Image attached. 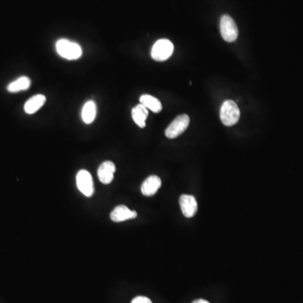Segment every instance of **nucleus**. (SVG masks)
I'll return each mask as SVG.
<instances>
[{"mask_svg":"<svg viewBox=\"0 0 303 303\" xmlns=\"http://www.w3.org/2000/svg\"><path fill=\"white\" fill-rule=\"evenodd\" d=\"M57 53L68 60H76L82 56V48L75 42H70L69 40H58L56 44Z\"/></svg>","mask_w":303,"mask_h":303,"instance_id":"obj_1","label":"nucleus"},{"mask_svg":"<svg viewBox=\"0 0 303 303\" xmlns=\"http://www.w3.org/2000/svg\"><path fill=\"white\" fill-rule=\"evenodd\" d=\"M220 118L223 125L232 127L237 124L240 118L239 108L233 101H226L221 107Z\"/></svg>","mask_w":303,"mask_h":303,"instance_id":"obj_2","label":"nucleus"},{"mask_svg":"<svg viewBox=\"0 0 303 303\" xmlns=\"http://www.w3.org/2000/svg\"><path fill=\"white\" fill-rule=\"evenodd\" d=\"M174 51V45L169 40L160 39L152 48L151 56L155 61L163 62L169 59Z\"/></svg>","mask_w":303,"mask_h":303,"instance_id":"obj_3","label":"nucleus"},{"mask_svg":"<svg viewBox=\"0 0 303 303\" xmlns=\"http://www.w3.org/2000/svg\"><path fill=\"white\" fill-rule=\"evenodd\" d=\"M221 35L227 42H233L237 40L238 29L234 20L229 15H223L220 20Z\"/></svg>","mask_w":303,"mask_h":303,"instance_id":"obj_4","label":"nucleus"},{"mask_svg":"<svg viewBox=\"0 0 303 303\" xmlns=\"http://www.w3.org/2000/svg\"><path fill=\"white\" fill-rule=\"evenodd\" d=\"M190 124V117L186 114L178 115L175 118L171 124L167 127L165 136L169 139H174L183 133Z\"/></svg>","mask_w":303,"mask_h":303,"instance_id":"obj_5","label":"nucleus"},{"mask_svg":"<svg viewBox=\"0 0 303 303\" xmlns=\"http://www.w3.org/2000/svg\"><path fill=\"white\" fill-rule=\"evenodd\" d=\"M76 183L80 192L87 196L90 197L95 192L94 189L93 179L90 173L87 170H80L76 176Z\"/></svg>","mask_w":303,"mask_h":303,"instance_id":"obj_6","label":"nucleus"},{"mask_svg":"<svg viewBox=\"0 0 303 303\" xmlns=\"http://www.w3.org/2000/svg\"><path fill=\"white\" fill-rule=\"evenodd\" d=\"M181 211L186 218H192L197 211V201L193 196L182 195L179 198Z\"/></svg>","mask_w":303,"mask_h":303,"instance_id":"obj_7","label":"nucleus"},{"mask_svg":"<svg viewBox=\"0 0 303 303\" xmlns=\"http://www.w3.org/2000/svg\"><path fill=\"white\" fill-rule=\"evenodd\" d=\"M137 213L130 210L126 205H118L110 213V218L115 223H122L124 221L131 220L137 218Z\"/></svg>","mask_w":303,"mask_h":303,"instance_id":"obj_8","label":"nucleus"},{"mask_svg":"<svg viewBox=\"0 0 303 303\" xmlns=\"http://www.w3.org/2000/svg\"><path fill=\"white\" fill-rule=\"evenodd\" d=\"M115 172V164L111 161H105L101 164V166L99 167V179L104 185H109L114 179Z\"/></svg>","mask_w":303,"mask_h":303,"instance_id":"obj_9","label":"nucleus"},{"mask_svg":"<svg viewBox=\"0 0 303 303\" xmlns=\"http://www.w3.org/2000/svg\"><path fill=\"white\" fill-rule=\"evenodd\" d=\"M161 185L162 181L159 176L151 175L143 181L141 186V191L145 196H154L161 187Z\"/></svg>","mask_w":303,"mask_h":303,"instance_id":"obj_10","label":"nucleus"},{"mask_svg":"<svg viewBox=\"0 0 303 303\" xmlns=\"http://www.w3.org/2000/svg\"><path fill=\"white\" fill-rule=\"evenodd\" d=\"M47 101L46 96L43 95H37L29 99L24 106V110L29 115L34 114L37 110H40Z\"/></svg>","mask_w":303,"mask_h":303,"instance_id":"obj_11","label":"nucleus"},{"mask_svg":"<svg viewBox=\"0 0 303 303\" xmlns=\"http://www.w3.org/2000/svg\"><path fill=\"white\" fill-rule=\"evenodd\" d=\"M132 119L135 123L141 128H144L146 126V120L148 116V110L142 104L137 105L132 110Z\"/></svg>","mask_w":303,"mask_h":303,"instance_id":"obj_12","label":"nucleus"},{"mask_svg":"<svg viewBox=\"0 0 303 303\" xmlns=\"http://www.w3.org/2000/svg\"><path fill=\"white\" fill-rule=\"evenodd\" d=\"M140 102L142 105H144L147 110H152L155 113H159L163 109L162 104L158 99L149 95H143L140 97Z\"/></svg>","mask_w":303,"mask_h":303,"instance_id":"obj_13","label":"nucleus"},{"mask_svg":"<svg viewBox=\"0 0 303 303\" xmlns=\"http://www.w3.org/2000/svg\"><path fill=\"white\" fill-rule=\"evenodd\" d=\"M31 79L28 77H20L8 85L7 89L10 93H16L19 91L26 90L31 86Z\"/></svg>","mask_w":303,"mask_h":303,"instance_id":"obj_14","label":"nucleus"},{"mask_svg":"<svg viewBox=\"0 0 303 303\" xmlns=\"http://www.w3.org/2000/svg\"><path fill=\"white\" fill-rule=\"evenodd\" d=\"M96 105L94 101H88L85 105H83L82 110V118L83 123L86 124H90L96 119Z\"/></svg>","mask_w":303,"mask_h":303,"instance_id":"obj_15","label":"nucleus"},{"mask_svg":"<svg viewBox=\"0 0 303 303\" xmlns=\"http://www.w3.org/2000/svg\"><path fill=\"white\" fill-rule=\"evenodd\" d=\"M132 303H153L149 298L146 296H137L132 300Z\"/></svg>","mask_w":303,"mask_h":303,"instance_id":"obj_16","label":"nucleus"},{"mask_svg":"<svg viewBox=\"0 0 303 303\" xmlns=\"http://www.w3.org/2000/svg\"><path fill=\"white\" fill-rule=\"evenodd\" d=\"M192 303H209L207 301H205V300H203V299H199V300H196V301H193Z\"/></svg>","mask_w":303,"mask_h":303,"instance_id":"obj_17","label":"nucleus"}]
</instances>
